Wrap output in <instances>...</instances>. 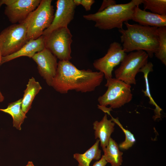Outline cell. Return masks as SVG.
<instances>
[{
    "label": "cell",
    "mask_w": 166,
    "mask_h": 166,
    "mask_svg": "<svg viewBox=\"0 0 166 166\" xmlns=\"http://www.w3.org/2000/svg\"><path fill=\"white\" fill-rule=\"evenodd\" d=\"M104 74L91 70H80L69 61H59L51 86L61 93L69 90L86 93L93 91L102 81Z\"/></svg>",
    "instance_id": "cell-1"
},
{
    "label": "cell",
    "mask_w": 166,
    "mask_h": 166,
    "mask_svg": "<svg viewBox=\"0 0 166 166\" xmlns=\"http://www.w3.org/2000/svg\"><path fill=\"white\" fill-rule=\"evenodd\" d=\"M124 23L127 29L118 30L121 34V41L124 52L143 50L152 58L158 47V28L130 24L128 22Z\"/></svg>",
    "instance_id": "cell-2"
},
{
    "label": "cell",
    "mask_w": 166,
    "mask_h": 166,
    "mask_svg": "<svg viewBox=\"0 0 166 166\" xmlns=\"http://www.w3.org/2000/svg\"><path fill=\"white\" fill-rule=\"evenodd\" d=\"M142 3V0H132L126 4H116L102 11L84 15L83 17L94 22L95 26L101 30L121 29L124 23L132 20L135 7Z\"/></svg>",
    "instance_id": "cell-3"
},
{
    "label": "cell",
    "mask_w": 166,
    "mask_h": 166,
    "mask_svg": "<svg viewBox=\"0 0 166 166\" xmlns=\"http://www.w3.org/2000/svg\"><path fill=\"white\" fill-rule=\"evenodd\" d=\"M52 2L51 0H41L38 7L22 22L26 27L28 40L42 36L51 24L54 14Z\"/></svg>",
    "instance_id": "cell-4"
},
{
    "label": "cell",
    "mask_w": 166,
    "mask_h": 166,
    "mask_svg": "<svg viewBox=\"0 0 166 166\" xmlns=\"http://www.w3.org/2000/svg\"><path fill=\"white\" fill-rule=\"evenodd\" d=\"M105 86L107 89L98 99V108L101 110L109 105V109L119 108L132 99L131 85L115 78L107 80Z\"/></svg>",
    "instance_id": "cell-5"
},
{
    "label": "cell",
    "mask_w": 166,
    "mask_h": 166,
    "mask_svg": "<svg viewBox=\"0 0 166 166\" xmlns=\"http://www.w3.org/2000/svg\"><path fill=\"white\" fill-rule=\"evenodd\" d=\"M148 57L147 53L143 50L127 54L120 66L114 71L115 78L130 85H135L136 76L148 62Z\"/></svg>",
    "instance_id": "cell-6"
},
{
    "label": "cell",
    "mask_w": 166,
    "mask_h": 166,
    "mask_svg": "<svg viewBox=\"0 0 166 166\" xmlns=\"http://www.w3.org/2000/svg\"><path fill=\"white\" fill-rule=\"evenodd\" d=\"M44 36L45 48L57 58L61 61H69L72 58L73 35L68 27L57 29Z\"/></svg>",
    "instance_id": "cell-7"
},
{
    "label": "cell",
    "mask_w": 166,
    "mask_h": 166,
    "mask_svg": "<svg viewBox=\"0 0 166 166\" xmlns=\"http://www.w3.org/2000/svg\"><path fill=\"white\" fill-rule=\"evenodd\" d=\"M26 27L23 22L12 24L0 33V50L2 57L19 50L28 41Z\"/></svg>",
    "instance_id": "cell-8"
},
{
    "label": "cell",
    "mask_w": 166,
    "mask_h": 166,
    "mask_svg": "<svg viewBox=\"0 0 166 166\" xmlns=\"http://www.w3.org/2000/svg\"><path fill=\"white\" fill-rule=\"evenodd\" d=\"M126 54L120 43L113 42L110 44L105 55L94 61L93 66L96 69L103 73L107 80L112 78L114 68L121 62Z\"/></svg>",
    "instance_id": "cell-9"
},
{
    "label": "cell",
    "mask_w": 166,
    "mask_h": 166,
    "mask_svg": "<svg viewBox=\"0 0 166 166\" xmlns=\"http://www.w3.org/2000/svg\"><path fill=\"white\" fill-rule=\"evenodd\" d=\"M4 13L12 24L22 22L38 6L41 0H3Z\"/></svg>",
    "instance_id": "cell-10"
},
{
    "label": "cell",
    "mask_w": 166,
    "mask_h": 166,
    "mask_svg": "<svg viewBox=\"0 0 166 166\" xmlns=\"http://www.w3.org/2000/svg\"><path fill=\"white\" fill-rule=\"evenodd\" d=\"M56 10L53 21L50 26L43 32V36H46L57 29L68 27L73 19L77 6L73 0H57Z\"/></svg>",
    "instance_id": "cell-11"
},
{
    "label": "cell",
    "mask_w": 166,
    "mask_h": 166,
    "mask_svg": "<svg viewBox=\"0 0 166 166\" xmlns=\"http://www.w3.org/2000/svg\"><path fill=\"white\" fill-rule=\"evenodd\" d=\"M32 58L37 63L40 75L49 86H51L57 69V58L45 48L36 53Z\"/></svg>",
    "instance_id": "cell-12"
},
{
    "label": "cell",
    "mask_w": 166,
    "mask_h": 166,
    "mask_svg": "<svg viewBox=\"0 0 166 166\" xmlns=\"http://www.w3.org/2000/svg\"><path fill=\"white\" fill-rule=\"evenodd\" d=\"M45 48L44 36L42 35L36 39L30 40L18 51L7 56L2 57L0 65L22 56L32 58L36 53Z\"/></svg>",
    "instance_id": "cell-13"
},
{
    "label": "cell",
    "mask_w": 166,
    "mask_h": 166,
    "mask_svg": "<svg viewBox=\"0 0 166 166\" xmlns=\"http://www.w3.org/2000/svg\"><path fill=\"white\" fill-rule=\"evenodd\" d=\"M132 20L139 24L157 28L166 27V16H162L148 12L135 7Z\"/></svg>",
    "instance_id": "cell-14"
},
{
    "label": "cell",
    "mask_w": 166,
    "mask_h": 166,
    "mask_svg": "<svg viewBox=\"0 0 166 166\" xmlns=\"http://www.w3.org/2000/svg\"><path fill=\"white\" fill-rule=\"evenodd\" d=\"M115 124L111 119H108L106 114L100 121H96L93 123L95 139H99L103 151L108 145L111 135L114 131Z\"/></svg>",
    "instance_id": "cell-15"
},
{
    "label": "cell",
    "mask_w": 166,
    "mask_h": 166,
    "mask_svg": "<svg viewBox=\"0 0 166 166\" xmlns=\"http://www.w3.org/2000/svg\"><path fill=\"white\" fill-rule=\"evenodd\" d=\"M42 89L39 82L36 81L34 77H32L29 79L22 98L21 108L25 114L31 108L32 103L35 97Z\"/></svg>",
    "instance_id": "cell-16"
},
{
    "label": "cell",
    "mask_w": 166,
    "mask_h": 166,
    "mask_svg": "<svg viewBox=\"0 0 166 166\" xmlns=\"http://www.w3.org/2000/svg\"><path fill=\"white\" fill-rule=\"evenodd\" d=\"M22 98L8 104L7 107L5 109H0V111L10 115L13 119V126L19 130H21V125L27 117L22 110L21 105Z\"/></svg>",
    "instance_id": "cell-17"
},
{
    "label": "cell",
    "mask_w": 166,
    "mask_h": 166,
    "mask_svg": "<svg viewBox=\"0 0 166 166\" xmlns=\"http://www.w3.org/2000/svg\"><path fill=\"white\" fill-rule=\"evenodd\" d=\"M100 141L97 140L94 144L83 154L76 153L73 158L78 162V166H89L93 160H99L101 158V151L99 148Z\"/></svg>",
    "instance_id": "cell-18"
},
{
    "label": "cell",
    "mask_w": 166,
    "mask_h": 166,
    "mask_svg": "<svg viewBox=\"0 0 166 166\" xmlns=\"http://www.w3.org/2000/svg\"><path fill=\"white\" fill-rule=\"evenodd\" d=\"M104 156L107 163L112 166H121L123 162V153L121 152L117 142L111 137L103 151Z\"/></svg>",
    "instance_id": "cell-19"
},
{
    "label": "cell",
    "mask_w": 166,
    "mask_h": 166,
    "mask_svg": "<svg viewBox=\"0 0 166 166\" xmlns=\"http://www.w3.org/2000/svg\"><path fill=\"white\" fill-rule=\"evenodd\" d=\"M153 65L151 62H148L140 70L139 72L143 73L145 80V89L143 90L142 92L144 93V95L148 97L149 99V102L150 104L152 105L155 107L154 116V119L160 118L161 114L160 111L162 109L156 103L152 97L151 96L149 87V84L148 80V75L149 73L153 71Z\"/></svg>",
    "instance_id": "cell-20"
},
{
    "label": "cell",
    "mask_w": 166,
    "mask_h": 166,
    "mask_svg": "<svg viewBox=\"0 0 166 166\" xmlns=\"http://www.w3.org/2000/svg\"><path fill=\"white\" fill-rule=\"evenodd\" d=\"M144 10H149L152 13L166 16V0H142Z\"/></svg>",
    "instance_id": "cell-21"
},
{
    "label": "cell",
    "mask_w": 166,
    "mask_h": 166,
    "mask_svg": "<svg viewBox=\"0 0 166 166\" xmlns=\"http://www.w3.org/2000/svg\"><path fill=\"white\" fill-rule=\"evenodd\" d=\"M159 36L158 48L154 54L156 57L166 65V27L158 28Z\"/></svg>",
    "instance_id": "cell-22"
},
{
    "label": "cell",
    "mask_w": 166,
    "mask_h": 166,
    "mask_svg": "<svg viewBox=\"0 0 166 166\" xmlns=\"http://www.w3.org/2000/svg\"><path fill=\"white\" fill-rule=\"evenodd\" d=\"M112 121L117 124L124 132L125 136V140L119 144V147L122 149L127 150L131 147L136 142L133 134L128 130L124 128L119 121L118 118H114L112 117Z\"/></svg>",
    "instance_id": "cell-23"
},
{
    "label": "cell",
    "mask_w": 166,
    "mask_h": 166,
    "mask_svg": "<svg viewBox=\"0 0 166 166\" xmlns=\"http://www.w3.org/2000/svg\"><path fill=\"white\" fill-rule=\"evenodd\" d=\"M116 4V1L114 0H104L98 11H102L109 7Z\"/></svg>",
    "instance_id": "cell-24"
},
{
    "label": "cell",
    "mask_w": 166,
    "mask_h": 166,
    "mask_svg": "<svg viewBox=\"0 0 166 166\" xmlns=\"http://www.w3.org/2000/svg\"><path fill=\"white\" fill-rule=\"evenodd\" d=\"M95 2L94 0H81V4L87 11L91 10L92 5Z\"/></svg>",
    "instance_id": "cell-25"
},
{
    "label": "cell",
    "mask_w": 166,
    "mask_h": 166,
    "mask_svg": "<svg viewBox=\"0 0 166 166\" xmlns=\"http://www.w3.org/2000/svg\"><path fill=\"white\" fill-rule=\"evenodd\" d=\"M107 163L103 155L101 159L95 162L92 166H105Z\"/></svg>",
    "instance_id": "cell-26"
},
{
    "label": "cell",
    "mask_w": 166,
    "mask_h": 166,
    "mask_svg": "<svg viewBox=\"0 0 166 166\" xmlns=\"http://www.w3.org/2000/svg\"><path fill=\"white\" fill-rule=\"evenodd\" d=\"M2 57V55L1 52L0 50V63H1V61ZM4 97L3 96L1 92L0 91V102H2L4 101Z\"/></svg>",
    "instance_id": "cell-27"
},
{
    "label": "cell",
    "mask_w": 166,
    "mask_h": 166,
    "mask_svg": "<svg viewBox=\"0 0 166 166\" xmlns=\"http://www.w3.org/2000/svg\"><path fill=\"white\" fill-rule=\"evenodd\" d=\"M73 2L75 5L77 6L81 4V0H73Z\"/></svg>",
    "instance_id": "cell-28"
},
{
    "label": "cell",
    "mask_w": 166,
    "mask_h": 166,
    "mask_svg": "<svg viewBox=\"0 0 166 166\" xmlns=\"http://www.w3.org/2000/svg\"><path fill=\"white\" fill-rule=\"evenodd\" d=\"M26 166H35L32 161H29Z\"/></svg>",
    "instance_id": "cell-29"
},
{
    "label": "cell",
    "mask_w": 166,
    "mask_h": 166,
    "mask_svg": "<svg viewBox=\"0 0 166 166\" xmlns=\"http://www.w3.org/2000/svg\"><path fill=\"white\" fill-rule=\"evenodd\" d=\"M3 4V0H0V8L2 6Z\"/></svg>",
    "instance_id": "cell-30"
}]
</instances>
